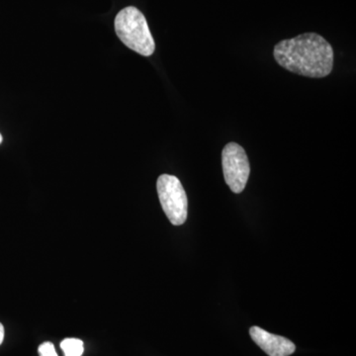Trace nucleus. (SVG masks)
Wrapping results in <instances>:
<instances>
[{"mask_svg":"<svg viewBox=\"0 0 356 356\" xmlns=\"http://www.w3.org/2000/svg\"><path fill=\"white\" fill-rule=\"evenodd\" d=\"M273 55L278 65L299 76L321 79L334 67L332 47L316 33L283 40L274 47Z\"/></svg>","mask_w":356,"mask_h":356,"instance_id":"f257e3e1","label":"nucleus"},{"mask_svg":"<svg viewBox=\"0 0 356 356\" xmlns=\"http://www.w3.org/2000/svg\"><path fill=\"white\" fill-rule=\"evenodd\" d=\"M117 36L131 50L144 57H149L156 50L153 35L144 14L134 6L126 7L115 18Z\"/></svg>","mask_w":356,"mask_h":356,"instance_id":"f03ea898","label":"nucleus"},{"mask_svg":"<svg viewBox=\"0 0 356 356\" xmlns=\"http://www.w3.org/2000/svg\"><path fill=\"white\" fill-rule=\"evenodd\" d=\"M156 191L170 222L175 226L184 224L188 213V200L180 180L175 175H161L156 182Z\"/></svg>","mask_w":356,"mask_h":356,"instance_id":"7ed1b4c3","label":"nucleus"},{"mask_svg":"<svg viewBox=\"0 0 356 356\" xmlns=\"http://www.w3.org/2000/svg\"><path fill=\"white\" fill-rule=\"evenodd\" d=\"M225 181L234 193H242L250 177V166L247 153L240 145L229 143L222 152Z\"/></svg>","mask_w":356,"mask_h":356,"instance_id":"20e7f679","label":"nucleus"},{"mask_svg":"<svg viewBox=\"0 0 356 356\" xmlns=\"http://www.w3.org/2000/svg\"><path fill=\"white\" fill-rule=\"evenodd\" d=\"M250 334L252 341L269 356H289L296 350V346L286 337L276 336L259 327H252Z\"/></svg>","mask_w":356,"mask_h":356,"instance_id":"39448f33","label":"nucleus"},{"mask_svg":"<svg viewBox=\"0 0 356 356\" xmlns=\"http://www.w3.org/2000/svg\"><path fill=\"white\" fill-rule=\"evenodd\" d=\"M65 356H81L83 353V341L79 339H65L60 343Z\"/></svg>","mask_w":356,"mask_h":356,"instance_id":"423d86ee","label":"nucleus"},{"mask_svg":"<svg viewBox=\"0 0 356 356\" xmlns=\"http://www.w3.org/2000/svg\"><path fill=\"white\" fill-rule=\"evenodd\" d=\"M38 353L40 356H58L56 353L55 346L50 341L42 343L39 346Z\"/></svg>","mask_w":356,"mask_h":356,"instance_id":"0eeeda50","label":"nucleus"},{"mask_svg":"<svg viewBox=\"0 0 356 356\" xmlns=\"http://www.w3.org/2000/svg\"><path fill=\"white\" fill-rule=\"evenodd\" d=\"M4 339V327L2 325L1 323H0V344L2 343Z\"/></svg>","mask_w":356,"mask_h":356,"instance_id":"6e6552de","label":"nucleus"},{"mask_svg":"<svg viewBox=\"0 0 356 356\" xmlns=\"http://www.w3.org/2000/svg\"><path fill=\"white\" fill-rule=\"evenodd\" d=\"M2 143V136L1 134H0V144Z\"/></svg>","mask_w":356,"mask_h":356,"instance_id":"1a4fd4ad","label":"nucleus"}]
</instances>
